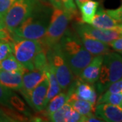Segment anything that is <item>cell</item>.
Here are the masks:
<instances>
[{
    "mask_svg": "<svg viewBox=\"0 0 122 122\" xmlns=\"http://www.w3.org/2000/svg\"><path fill=\"white\" fill-rule=\"evenodd\" d=\"M110 47L113 48V50L117 52L122 53V36L121 35L120 37H119L118 38L115 39L113 41H112L111 42H110L109 44Z\"/></svg>",
    "mask_w": 122,
    "mask_h": 122,
    "instance_id": "32",
    "label": "cell"
},
{
    "mask_svg": "<svg viewBox=\"0 0 122 122\" xmlns=\"http://www.w3.org/2000/svg\"><path fill=\"white\" fill-rule=\"evenodd\" d=\"M0 69L10 72H19L24 74L27 70L18 61L13 54L0 61Z\"/></svg>",
    "mask_w": 122,
    "mask_h": 122,
    "instance_id": "19",
    "label": "cell"
},
{
    "mask_svg": "<svg viewBox=\"0 0 122 122\" xmlns=\"http://www.w3.org/2000/svg\"><path fill=\"white\" fill-rule=\"evenodd\" d=\"M68 89V100L80 99L89 101L93 105L96 104L97 94L92 84L86 83L78 78L74 81H73Z\"/></svg>",
    "mask_w": 122,
    "mask_h": 122,
    "instance_id": "9",
    "label": "cell"
},
{
    "mask_svg": "<svg viewBox=\"0 0 122 122\" xmlns=\"http://www.w3.org/2000/svg\"><path fill=\"white\" fill-rule=\"evenodd\" d=\"M13 37V54L27 71L34 69V61L41 51H45L39 40H32Z\"/></svg>",
    "mask_w": 122,
    "mask_h": 122,
    "instance_id": "5",
    "label": "cell"
},
{
    "mask_svg": "<svg viewBox=\"0 0 122 122\" xmlns=\"http://www.w3.org/2000/svg\"><path fill=\"white\" fill-rule=\"evenodd\" d=\"M68 94L67 93L62 92V93H59L52 98L51 100L49 101L48 107L46 111V116L49 117L53 113L56 111L57 110L61 108L63 105L67 102L68 101Z\"/></svg>",
    "mask_w": 122,
    "mask_h": 122,
    "instance_id": "21",
    "label": "cell"
},
{
    "mask_svg": "<svg viewBox=\"0 0 122 122\" xmlns=\"http://www.w3.org/2000/svg\"><path fill=\"white\" fill-rule=\"evenodd\" d=\"M81 119H82V115L79 113L74 109H73L67 119L66 122H81Z\"/></svg>",
    "mask_w": 122,
    "mask_h": 122,
    "instance_id": "33",
    "label": "cell"
},
{
    "mask_svg": "<svg viewBox=\"0 0 122 122\" xmlns=\"http://www.w3.org/2000/svg\"><path fill=\"white\" fill-rule=\"evenodd\" d=\"M62 52L70 69L75 77L91 62L93 56L84 48L78 34L68 32L59 41Z\"/></svg>",
    "mask_w": 122,
    "mask_h": 122,
    "instance_id": "1",
    "label": "cell"
},
{
    "mask_svg": "<svg viewBox=\"0 0 122 122\" xmlns=\"http://www.w3.org/2000/svg\"><path fill=\"white\" fill-rule=\"evenodd\" d=\"M120 107H122V101H121V103H120Z\"/></svg>",
    "mask_w": 122,
    "mask_h": 122,
    "instance_id": "38",
    "label": "cell"
},
{
    "mask_svg": "<svg viewBox=\"0 0 122 122\" xmlns=\"http://www.w3.org/2000/svg\"><path fill=\"white\" fill-rule=\"evenodd\" d=\"M40 0H16L10 8L3 18L7 29L12 33L14 30L34 11Z\"/></svg>",
    "mask_w": 122,
    "mask_h": 122,
    "instance_id": "7",
    "label": "cell"
},
{
    "mask_svg": "<svg viewBox=\"0 0 122 122\" xmlns=\"http://www.w3.org/2000/svg\"><path fill=\"white\" fill-rule=\"evenodd\" d=\"M0 39L7 41L10 43H12L14 41L12 33L7 29L4 22L1 20H0Z\"/></svg>",
    "mask_w": 122,
    "mask_h": 122,
    "instance_id": "28",
    "label": "cell"
},
{
    "mask_svg": "<svg viewBox=\"0 0 122 122\" xmlns=\"http://www.w3.org/2000/svg\"><path fill=\"white\" fill-rule=\"evenodd\" d=\"M122 78V56L111 52L103 57L97 88L100 92L107 89L111 83Z\"/></svg>",
    "mask_w": 122,
    "mask_h": 122,
    "instance_id": "4",
    "label": "cell"
},
{
    "mask_svg": "<svg viewBox=\"0 0 122 122\" xmlns=\"http://www.w3.org/2000/svg\"><path fill=\"white\" fill-rule=\"evenodd\" d=\"M94 113L103 122H122V109L120 106L109 103L97 104Z\"/></svg>",
    "mask_w": 122,
    "mask_h": 122,
    "instance_id": "11",
    "label": "cell"
},
{
    "mask_svg": "<svg viewBox=\"0 0 122 122\" xmlns=\"http://www.w3.org/2000/svg\"><path fill=\"white\" fill-rule=\"evenodd\" d=\"M99 3L96 1L88 0L80 5L81 20L83 23L91 25L92 20L95 16Z\"/></svg>",
    "mask_w": 122,
    "mask_h": 122,
    "instance_id": "18",
    "label": "cell"
},
{
    "mask_svg": "<svg viewBox=\"0 0 122 122\" xmlns=\"http://www.w3.org/2000/svg\"><path fill=\"white\" fill-rule=\"evenodd\" d=\"M79 37L84 48L92 56H105L111 52L108 44L86 36H79Z\"/></svg>",
    "mask_w": 122,
    "mask_h": 122,
    "instance_id": "14",
    "label": "cell"
},
{
    "mask_svg": "<svg viewBox=\"0 0 122 122\" xmlns=\"http://www.w3.org/2000/svg\"><path fill=\"white\" fill-rule=\"evenodd\" d=\"M73 107L69 102H66L61 108L57 110L48 118L50 122H66L71 112L73 110Z\"/></svg>",
    "mask_w": 122,
    "mask_h": 122,
    "instance_id": "22",
    "label": "cell"
},
{
    "mask_svg": "<svg viewBox=\"0 0 122 122\" xmlns=\"http://www.w3.org/2000/svg\"><path fill=\"white\" fill-rule=\"evenodd\" d=\"M73 109L81 115H89L93 114L95 110L94 105L89 101L80 99H73L67 101Z\"/></svg>",
    "mask_w": 122,
    "mask_h": 122,
    "instance_id": "20",
    "label": "cell"
},
{
    "mask_svg": "<svg viewBox=\"0 0 122 122\" xmlns=\"http://www.w3.org/2000/svg\"><path fill=\"white\" fill-rule=\"evenodd\" d=\"M46 55L52 64L54 73L61 89L62 90H68L74 79V75L70 69L63 56L59 43L48 50Z\"/></svg>",
    "mask_w": 122,
    "mask_h": 122,
    "instance_id": "6",
    "label": "cell"
},
{
    "mask_svg": "<svg viewBox=\"0 0 122 122\" xmlns=\"http://www.w3.org/2000/svg\"><path fill=\"white\" fill-rule=\"evenodd\" d=\"M122 100V93H109L105 92L98 99L97 104L109 103L111 105L120 106Z\"/></svg>",
    "mask_w": 122,
    "mask_h": 122,
    "instance_id": "23",
    "label": "cell"
},
{
    "mask_svg": "<svg viewBox=\"0 0 122 122\" xmlns=\"http://www.w3.org/2000/svg\"><path fill=\"white\" fill-rule=\"evenodd\" d=\"M48 59V67L45 71L46 75L49 81V87H48V94L45 101V105L47 106L49 101L54 98L57 94H58L61 92V87L58 82L56 75L54 73V70L53 68L52 64L50 60L47 57Z\"/></svg>",
    "mask_w": 122,
    "mask_h": 122,
    "instance_id": "17",
    "label": "cell"
},
{
    "mask_svg": "<svg viewBox=\"0 0 122 122\" xmlns=\"http://www.w3.org/2000/svg\"><path fill=\"white\" fill-rule=\"evenodd\" d=\"M103 57L104 56H96L94 57L89 65H87L79 75V78L81 81L90 84L97 82L100 76Z\"/></svg>",
    "mask_w": 122,
    "mask_h": 122,
    "instance_id": "13",
    "label": "cell"
},
{
    "mask_svg": "<svg viewBox=\"0 0 122 122\" xmlns=\"http://www.w3.org/2000/svg\"><path fill=\"white\" fill-rule=\"evenodd\" d=\"M107 89L106 92L109 93H122V78L111 83Z\"/></svg>",
    "mask_w": 122,
    "mask_h": 122,
    "instance_id": "31",
    "label": "cell"
},
{
    "mask_svg": "<svg viewBox=\"0 0 122 122\" xmlns=\"http://www.w3.org/2000/svg\"><path fill=\"white\" fill-rule=\"evenodd\" d=\"M61 1L63 5V8L68 14L70 20L73 18L79 19V14L74 1L73 0H61Z\"/></svg>",
    "mask_w": 122,
    "mask_h": 122,
    "instance_id": "25",
    "label": "cell"
},
{
    "mask_svg": "<svg viewBox=\"0 0 122 122\" xmlns=\"http://www.w3.org/2000/svg\"><path fill=\"white\" fill-rule=\"evenodd\" d=\"M106 12L119 23H122V4L120 7L114 10H107Z\"/></svg>",
    "mask_w": 122,
    "mask_h": 122,
    "instance_id": "30",
    "label": "cell"
},
{
    "mask_svg": "<svg viewBox=\"0 0 122 122\" xmlns=\"http://www.w3.org/2000/svg\"><path fill=\"white\" fill-rule=\"evenodd\" d=\"M117 30H118V32L122 35V23H119V26H118L117 29H116Z\"/></svg>",
    "mask_w": 122,
    "mask_h": 122,
    "instance_id": "37",
    "label": "cell"
},
{
    "mask_svg": "<svg viewBox=\"0 0 122 122\" xmlns=\"http://www.w3.org/2000/svg\"><path fill=\"white\" fill-rule=\"evenodd\" d=\"M50 16V8L39 1L33 13L14 30L12 35L22 39L41 41L48 29Z\"/></svg>",
    "mask_w": 122,
    "mask_h": 122,
    "instance_id": "2",
    "label": "cell"
},
{
    "mask_svg": "<svg viewBox=\"0 0 122 122\" xmlns=\"http://www.w3.org/2000/svg\"><path fill=\"white\" fill-rule=\"evenodd\" d=\"M16 0H0V20L3 21L5 14Z\"/></svg>",
    "mask_w": 122,
    "mask_h": 122,
    "instance_id": "29",
    "label": "cell"
},
{
    "mask_svg": "<svg viewBox=\"0 0 122 122\" xmlns=\"http://www.w3.org/2000/svg\"><path fill=\"white\" fill-rule=\"evenodd\" d=\"M22 75L19 72H10L0 69V83L12 90L20 91L22 87Z\"/></svg>",
    "mask_w": 122,
    "mask_h": 122,
    "instance_id": "16",
    "label": "cell"
},
{
    "mask_svg": "<svg viewBox=\"0 0 122 122\" xmlns=\"http://www.w3.org/2000/svg\"><path fill=\"white\" fill-rule=\"evenodd\" d=\"M74 28L76 33L79 36H86L99 40L106 44H109L122 35L117 30L99 29L86 23L77 24L75 25Z\"/></svg>",
    "mask_w": 122,
    "mask_h": 122,
    "instance_id": "8",
    "label": "cell"
},
{
    "mask_svg": "<svg viewBox=\"0 0 122 122\" xmlns=\"http://www.w3.org/2000/svg\"><path fill=\"white\" fill-rule=\"evenodd\" d=\"M119 23L115 20L102 8L97 9L95 16L91 23L92 26L102 29H112L116 30Z\"/></svg>",
    "mask_w": 122,
    "mask_h": 122,
    "instance_id": "15",
    "label": "cell"
},
{
    "mask_svg": "<svg viewBox=\"0 0 122 122\" xmlns=\"http://www.w3.org/2000/svg\"><path fill=\"white\" fill-rule=\"evenodd\" d=\"M14 122L13 119L5 112L4 108L0 107V122Z\"/></svg>",
    "mask_w": 122,
    "mask_h": 122,
    "instance_id": "34",
    "label": "cell"
},
{
    "mask_svg": "<svg viewBox=\"0 0 122 122\" xmlns=\"http://www.w3.org/2000/svg\"><path fill=\"white\" fill-rule=\"evenodd\" d=\"M10 105L14 109H16V111L22 113L25 115H27L28 112L26 108V105L23 102V100L20 97H18L16 94L12 93V96L10 97Z\"/></svg>",
    "mask_w": 122,
    "mask_h": 122,
    "instance_id": "26",
    "label": "cell"
},
{
    "mask_svg": "<svg viewBox=\"0 0 122 122\" xmlns=\"http://www.w3.org/2000/svg\"><path fill=\"white\" fill-rule=\"evenodd\" d=\"M13 54L12 43L0 39V61Z\"/></svg>",
    "mask_w": 122,
    "mask_h": 122,
    "instance_id": "27",
    "label": "cell"
},
{
    "mask_svg": "<svg viewBox=\"0 0 122 122\" xmlns=\"http://www.w3.org/2000/svg\"><path fill=\"white\" fill-rule=\"evenodd\" d=\"M49 81L47 76L32 90L29 104L35 111L41 112L46 107L45 101L48 94Z\"/></svg>",
    "mask_w": 122,
    "mask_h": 122,
    "instance_id": "12",
    "label": "cell"
},
{
    "mask_svg": "<svg viewBox=\"0 0 122 122\" xmlns=\"http://www.w3.org/2000/svg\"><path fill=\"white\" fill-rule=\"evenodd\" d=\"M69 20V16L64 9H54L48 29L44 38L41 40L46 52L48 50L59 43L62 37L66 31Z\"/></svg>",
    "mask_w": 122,
    "mask_h": 122,
    "instance_id": "3",
    "label": "cell"
},
{
    "mask_svg": "<svg viewBox=\"0 0 122 122\" xmlns=\"http://www.w3.org/2000/svg\"><path fill=\"white\" fill-rule=\"evenodd\" d=\"M45 71L34 69L30 71H26L22 75V87L20 91L28 103L32 90L46 76Z\"/></svg>",
    "mask_w": 122,
    "mask_h": 122,
    "instance_id": "10",
    "label": "cell"
},
{
    "mask_svg": "<svg viewBox=\"0 0 122 122\" xmlns=\"http://www.w3.org/2000/svg\"><path fill=\"white\" fill-rule=\"evenodd\" d=\"M87 1H88V0H75L76 4H77V5L78 6L79 8L80 7V5L82 4L85 3V2Z\"/></svg>",
    "mask_w": 122,
    "mask_h": 122,
    "instance_id": "36",
    "label": "cell"
},
{
    "mask_svg": "<svg viewBox=\"0 0 122 122\" xmlns=\"http://www.w3.org/2000/svg\"><path fill=\"white\" fill-rule=\"evenodd\" d=\"M44 1L51 5L54 9H64L61 0H44Z\"/></svg>",
    "mask_w": 122,
    "mask_h": 122,
    "instance_id": "35",
    "label": "cell"
},
{
    "mask_svg": "<svg viewBox=\"0 0 122 122\" xmlns=\"http://www.w3.org/2000/svg\"><path fill=\"white\" fill-rule=\"evenodd\" d=\"M12 90L5 87L0 83V105L9 109H13L10 105V97L12 94Z\"/></svg>",
    "mask_w": 122,
    "mask_h": 122,
    "instance_id": "24",
    "label": "cell"
}]
</instances>
